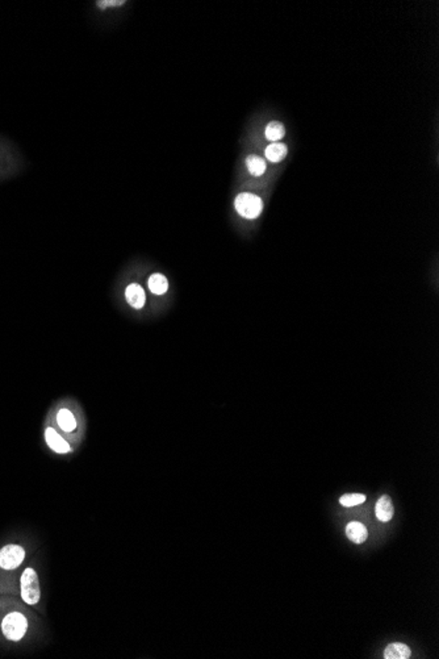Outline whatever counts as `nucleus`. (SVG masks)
Returning <instances> with one entry per match:
<instances>
[{"instance_id": "nucleus-6", "label": "nucleus", "mask_w": 439, "mask_h": 659, "mask_svg": "<svg viewBox=\"0 0 439 659\" xmlns=\"http://www.w3.org/2000/svg\"><path fill=\"white\" fill-rule=\"evenodd\" d=\"M124 296L126 303L133 308V309H142L146 304V292L141 287L139 283H131L126 286L124 291Z\"/></svg>"}, {"instance_id": "nucleus-16", "label": "nucleus", "mask_w": 439, "mask_h": 659, "mask_svg": "<svg viewBox=\"0 0 439 659\" xmlns=\"http://www.w3.org/2000/svg\"><path fill=\"white\" fill-rule=\"evenodd\" d=\"M97 4L99 9H111V7H120V6L125 4V1L124 0H120V1H117V0H104V1H97Z\"/></svg>"}, {"instance_id": "nucleus-1", "label": "nucleus", "mask_w": 439, "mask_h": 659, "mask_svg": "<svg viewBox=\"0 0 439 659\" xmlns=\"http://www.w3.org/2000/svg\"><path fill=\"white\" fill-rule=\"evenodd\" d=\"M0 629L6 640L11 642L21 641L27 636L29 621L23 612L12 611L1 618Z\"/></svg>"}, {"instance_id": "nucleus-9", "label": "nucleus", "mask_w": 439, "mask_h": 659, "mask_svg": "<svg viewBox=\"0 0 439 659\" xmlns=\"http://www.w3.org/2000/svg\"><path fill=\"white\" fill-rule=\"evenodd\" d=\"M375 513H376V518L383 523H388L389 520H392L395 510H394V504L389 496L384 495L379 499L376 507H375Z\"/></svg>"}, {"instance_id": "nucleus-12", "label": "nucleus", "mask_w": 439, "mask_h": 659, "mask_svg": "<svg viewBox=\"0 0 439 659\" xmlns=\"http://www.w3.org/2000/svg\"><path fill=\"white\" fill-rule=\"evenodd\" d=\"M412 651L411 649L400 642L391 643L388 645L384 650V658L386 659H408L411 658Z\"/></svg>"}, {"instance_id": "nucleus-14", "label": "nucleus", "mask_w": 439, "mask_h": 659, "mask_svg": "<svg viewBox=\"0 0 439 659\" xmlns=\"http://www.w3.org/2000/svg\"><path fill=\"white\" fill-rule=\"evenodd\" d=\"M246 166L249 173L253 176H262L267 168L266 161L259 156L251 154L246 159Z\"/></svg>"}, {"instance_id": "nucleus-2", "label": "nucleus", "mask_w": 439, "mask_h": 659, "mask_svg": "<svg viewBox=\"0 0 439 659\" xmlns=\"http://www.w3.org/2000/svg\"><path fill=\"white\" fill-rule=\"evenodd\" d=\"M20 595L28 606H37L41 600L40 579L35 569L27 567L20 577Z\"/></svg>"}, {"instance_id": "nucleus-10", "label": "nucleus", "mask_w": 439, "mask_h": 659, "mask_svg": "<svg viewBox=\"0 0 439 659\" xmlns=\"http://www.w3.org/2000/svg\"><path fill=\"white\" fill-rule=\"evenodd\" d=\"M346 535L354 544H363L367 540L369 532H367V527L363 524H360L358 521H352L346 527Z\"/></svg>"}, {"instance_id": "nucleus-15", "label": "nucleus", "mask_w": 439, "mask_h": 659, "mask_svg": "<svg viewBox=\"0 0 439 659\" xmlns=\"http://www.w3.org/2000/svg\"><path fill=\"white\" fill-rule=\"evenodd\" d=\"M364 501H366V496L363 493H346V495L341 496V499H340L341 505L346 507V508L359 505Z\"/></svg>"}, {"instance_id": "nucleus-3", "label": "nucleus", "mask_w": 439, "mask_h": 659, "mask_svg": "<svg viewBox=\"0 0 439 659\" xmlns=\"http://www.w3.org/2000/svg\"><path fill=\"white\" fill-rule=\"evenodd\" d=\"M234 208L241 218L254 220L259 218V215L264 211V200L255 193H238L234 200Z\"/></svg>"}, {"instance_id": "nucleus-4", "label": "nucleus", "mask_w": 439, "mask_h": 659, "mask_svg": "<svg viewBox=\"0 0 439 659\" xmlns=\"http://www.w3.org/2000/svg\"><path fill=\"white\" fill-rule=\"evenodd\" d=\"M26 559V549L18 544H9L0 549V569L13 572L18 569Z\"/></svg>"}, {"instance_id": "nucleus-8", "label": "nucleus", "mask_w": 439, "mask_h": 659, "mask_svg": "<svg viewBox=\"0 0 439 659\" xmlns=\"http://www.w3.org/2000/svg\"><path fill=\"white\" fill-rule=\"evenodd\" d=\"M287 154H288V148L283 142H271L264 150L266 159L273 164H279L287 157Z\"/></svg>"}, {"instance_id": "nucleus-5", "label": "nucleus", "mask_w": 439, "mask_h": 659, "mask_svg": "<svg viewBox=\"0 0 439 659\" xmlns=\"http://www.w3.org/2000/svg\"><path fill=\"white\" fill-rule=\"evenodd\" d=\"M45 442L49 449L57 454H69L72 451L67 439L61 436L53 427H48L45 429Z\"/></svg>"}, {"instance_id": "nucleus-11", "label": "nucleus", "mask_w": 439, "mask_h": 659, "mask_svg": "<svg viewBox=\"0 0 439 659\" xmlns=\"http://www.w3.org/2000/svg\"><path fill=\"white\" fill-rule=\"evenodd\" d=\"M148 289H149L151 294H154L157 296L165 295L168 291V281H167L166 277L158 273L150 275L149 279H148Z\"/></svg>"}, {"instance_id": "nucleus-7", "label": "nucleus", "mask_w": 439, "mask_h": 659, "mask_svg": "<svg viewBox=\"0 0 439 659\" xmlns=\"http://www.w3.org/2000/svg\"><path fill=\"white\" fill-rule=\"evenodd\" d=\"M55 422H57L58 428H60L63 433H66V434H72L74 432L77 431V428H78L77 416L71 412L69 408H61V409L57 412Z\"/></svg>"}, {"instance_id": "nucleus-13", "label": "nucleus", "mask_w": 439, "mask_h": 659, "mask_svg": "<svg viewBox=\"0 0 439 659\" xmlns=\"http://www.w3.org/2000/svg\"><path fill=\"white\" fill-rule=\"evenodd\" d=\"M266 139L271 142H281V139L286 136V128L281 122H271L267 124L264 129Z\"/></svg>"}]
</instances>
